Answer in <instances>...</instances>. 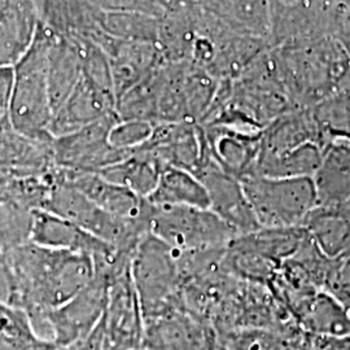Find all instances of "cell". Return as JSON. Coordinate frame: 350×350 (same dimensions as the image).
I'll use <instances>...</instances> for the list:
<instances>
[{
  "label": "cell",
  "mask_w": 350,
  "mask_h": 350,
  "mask_svg": "<svg viewBox=\"0 0 350 350\" xmlns=\"http://www.w3.org/2000/svg\"><path fill=\"white\" fill-rule=\"evenodd\" d=\"M8 261L11 304L27 314L38 338L53 341L50 313L88 287L95 276L92 257L27 241L8 253Z\"/></svg>",
  "instance_id": "cell-1"
},
{
  "label": "cell",
  "mask_w": 350,
  "mask_h": 350,
  "mask_svg": "<svg viewBox=\"0 0 350 350\" xmlns=\"http://www.w3.org/2000/svg\"><path fill=\"white\" fill-rule=\"evenodd\" d=\"M293 104L310 108L350 88V56L328 40L309 39L271 49Z\"/></svg>",
  "instance_id": "cell-2"
},
{
  "label": "cell",
  "mask_w": 350,
  "mask_h": 350,
  "mask_svg": "<svg viewBox=\"0 0 350 350\" xmlns=\"http://www.w3.org/2000/svg\"><path fill=\"white\" fill-rule=\"evenodd\" d=\"M53 31L38 26L37 34L25 55L13 66V88L8 118L13 127L29 138L52 143L53 109L47 82V57Z\"/></svg>",
  "instance_id": "cell-3"
},
{
  "label": "cell",
  "mask_w": 350,
  "mask_h": 350,
  "mask_svg": "<svg viewBox=\"0 0 350 350\" xmlns=\"http://www.w3.org/2000/svg\"><path fill=\"white\" fill-rule=\"evenodd\" d=\"M131 278L144 321L186 308L178 250L152 232L140 239L133 253Z\"/></svg>",
  "instance_id": "cell-4"
},
{
  "label": "cell",
  "mask_w": 350,
  "mask_h": 350,
  "mask_svg": "<svg viewBox=\"0 0 350 350\" xmlns=\"http://www.w3.org/2000/svg\"><path fill=\"white\" fill-rule=\"evenodd\" d=\"M241 183L261 227H299L318 206L313 176L270 178L253 174L243 178Z\"/></svg>",
  "instance_id": "cell-5"
},
{
  "label": "cell",
  "mask_w": 350,
  "mask_h": 350,
  "mask_svg": "<svg viewBox=\"0 0 350 350\" xmlns=\"http://www.w3.org/2000/svg\"><path fill=\"white\" fill-rule=\"evenodd\" d=\"M150 232L180 253L221 250L238 237L209 208L183 205H153Z\"/></svg>",
  "instance_id": "cell-6"
},
{
  "label": "cell",
  "mask_w": 350,
  "mask_h": 350,
  "mask_svg": "<svg viewBox=\"0 0 350 350\" xmlns=\"http://www.w3.org/2000/svg\"><path fill=\"white\" fill-rule=\"evenodd\" d=\"M55 174L56 182L43 206L44 211L64 217L96 238L127 252H134L140 239L150 232L146 224L126 221L101 209L78 188L62 180L56 173V166Z\"/></svg>",
  "instance_id": "cell-7"
},
{
  "label": "cell",
  "mask_w": 350,
  "mask_h": 350,
  "mask_svg": "<svg viewBox=\"0 0 350 350\" xmlns=\"http://www.w3.org/2000/svg\"><path fill=\"white\" fill-rule=\"evenodd\" d=\"M118 120L117 113H112L72 134L53 138V163L75 172L98 173L129 157L133 152L113 147L108 139Z\"/></svg>",
  "instance_id": "cell-8"
},
{
  "label": "cell",
  "mask_w": 350,
  "mask_h": 350,
  "mask_svg": "<svg viewBox=\"0 0 350 350\" xmlns=\"http://www.w3.org/2000/svg\"><path fill=\"white\" fill-rule=\"evenodd\" d=\"M100 325L103 350L142 348L144 317L131 278V266L111 280L108 301Z\"/></svg>",
  "instance_id": "cell-9"
},
{
  "label": "cell",
  "mask_w": 350,
  "mask_h": 350,
  "mask_svg": "<svg viewBox=\"0 0 350 350\" xmlns=\"http://www.w3.org/2000/svg\"><path fill=\"white\" fill-rule=\"evenodd\" d=\"M112 278L95 270L88 287L50 313L53 341L57 347H68L88 338L100 323L108 301Z\"/></svg>",
  "instance_id": "cell-10"
},
{
  "label": "cell",
  "mask_w": 350,
  "mask_h": 350,
  "mask_svg": "<svg viewBox=\"0 0 350 350\" xmlns=\"http://www.w3.org/2000/svg\"><path fill=\"white\" fill-rule=\"evenodd\" d=\"M217 328L187 308L144 321L146 350H219Z\"/></svg>",
  "instance_id": "cell-11"
},
{
  "label": "cell",
  "mask_w": 350,
  "mask_h": 350,
  "mask_svg": "<svg viewBox=\"0 0 350 350\" xmlns=\"http://www.w3.org/2000/svg\"><path fill=\"white\" fill-rule=\"evenodd\" d=\"M193 174L200 179L208 191L209 209L219 215L238 237L261 228L241 180L228 174L215 163L208 144L200 166Z\"/></svg>",
  "instance_id": "cell-12"
},
{
  "label": "cell",
  "mask_w": 350,
  "mask_h": 350,
  "mask_svg": "<svg viewBox=\"0 0 350 350\" xmlns=\"http://www.w3.org/2000/svg\"><path fill=\"white\" fill-rule=\"evenodd\" d=\"M57 176L78 188L90 200L94 201L105 212L133 222H142L150 227L153 204L139 196L125 186L113 183L99 173L75 172L56 166Z\"/></svg>",
  "instance_id": "cell-13"
},
{
  "label": "cell",
  "mask_w": 350,
  "mask_h": 350,
  "mask_svg": "<svg viewBox=\"0 0 350 350\" xmlns=\"http://www.w3.org/2000/svg\"><path fill=\"white\" fill-rule=\"evenodd\" d=\"M163 166H175L195 173L206 150L202 126L193 122L156 124L150 140L139 147Z\"/></svg>",
  "instance_id": "cell-14"
},
{
  "label": "cell",
  "mask_w": 350,
  "mask_h": 350,
  "mask_svg": "<svg viewBox=\"0 0 350 350\" xmlns=\"http://www.w3.org/2000/svg\"><path fill=\"white\" fill-rule=\"evenodd\" d=\"M30 241L51 250L88 254L92 260L109 258L118 252V248L96 238L81 226L44 209L33 211Z\"/></svg>",
  "instance_id": "cell-15"
},
{
  "label": "cell",
  "mask_w": 350,
  "mask_h": 350,
  "mask_svg": "<svg viewBox=\"0 0 350 350\" xmlns=\"http://www.w3.org/2000/svg\"><path fill=\"white\" fill-rule=\"evenodd\" d=\"M98 46L108 56L117 100L165 63L159 47L148 42H131L105 34Z\"/></svg>",
  "instance_id": "cell-16"
},
{
  "label": "cell",
  "mask_w": 350,
  "mask_h": 350,
  "mask_svg": "<svg viewBox=\"0 0 350 350\" xmlns=\"http://www.w3.org/2000/svg\"><path fill=\"white\" fill-rule=\"evenodd\" d=\"M116 105L117 99L114 95L98 88L82 75L70 96L53 113L51 134L53 138L72 134L116 113Z\"/></svg>",
  "instance_id": "cell-17"
},
{
  "label": "cell",
  "mask_w": 350,
  "mask_h": 350,
  "mask_svg": "<svg viewBox=\"0 0 350 350\" xmlns=\"http://www.w3.org/2000/svg\"><path fill=\"white\" fill-rule=\"evenodd\" d=\"M209 152L225 172L243 179L256 173L261 150V134L221 125H201Z\"/></svg>",
  "instance_id": "cell-18"
},
{
  "label": "cell",
  "mask_w": 350,
  "mask_h": 350,
  "mask_svg": "<svg viewBox=\"0 0 350 350\" xmlns=\"http://www.w3.org/2000/svg\"><path fill=\"white\" fill-rule=\"evenodd\" d=\"M29 0H0V66H14L30 49L38 30Z\"/></svg>",
  "instance_id": "cell-19"
},
{
  "label": "cell",
  "mask_w": 350,
  "mask_h": 350,
  "mask_svg": "<svg viewBox=\"0 0 350 350\" xmlns=\"http://www.w3.org/2000/svg\"><path fill=\"white\" fill-rule=\"evenodd\" d=\"M81 77V40L53 33L47 57V82L53 113L70 96Z\"/></svg>",
  "instance_id": "cell-20"
},
{
  "label": "cell",
  "mask_w": 350,
  "mask_h": 350,
  "mask_svg": "<svg viewBox=\"0 0 350 350\" xmlns=\"http://www.w3.org/2000/svg\"><path fill=\"white\" fill-rule=\"evenodd\" d=\"M302 226L327 257L342 260L350 256V202L318 205Z\"/></svg>",
  "instance_id": "cell-21"
},
{
  "label": "cell",
  "mask_w": 350,
  "mask_h": 350,
  "mask_svg": "<svg viewBox=\"0 0 350 350\" xmlns=\"http://www.w3.org/2000/svg\"><path fill=\"white\" fill-rule=\"evenodd\" d=\"M322 150V163L313 176L318 205L347 204L350 201V140H331Z\"/></svg>",
  "instance_id": "cell-22"
},
{
  "label": "cell",
  "mask_w": 350,
  "mask_h": 350,
  "mask_svg": "<svg viewBox=\"0 0 350 350\" xmlns=\"http://www.w3.org/2000/svg\"><path fill=\"white\" fill-rule=\"evenodd\" d=\"M302 329L322 338L350 336V312L335 295L319 289L295 313Z\"/></svg>",
  "instance_id": "cell-23"
},
{
  "label": "cell",
  "mask_w": 350,
  "mask_h": 350,
  "mask_svg": "<svg viewBox=\"0 0 350 350\" xmlns=\"http://www.w3.org/2000/svg\"><path fill=\"white\" fill-rule=\"evenodd\" d=\"M53 165L52 143H42L21 134L10 118L0 124V167L44 173Z\"/></svg>",
  "instance_id": "cell-24"
},
{
  "label": "cell",
  "mask_w": 350,
  "mask_h": 350,
  "mask_svg": "<svg viewBox=\"0 0 350 350\" xmlns=\"http://www.w3.org/2000/svg\"><path fill=\"white\" fill-rule=\"evenodd\" d=\"M309 142L319 144V134L312 111L310 108H293L276 117L263 129L260 154L292 150Z\"/></svg>",
  "instance_id": "cell-25"
},
{
  "label": "cell",
  "mask_w": 350,
  "mask_h": 350,
  "mask_svg": "<svg viewBox=\"0 0 350 350\" xmlns=\"http://www.w3.org/2000/svg\"><path fill=\"white\" fill-rule=\"evenodd\" d=\"M153 205L209 208V195L200 179L180 167L163 166L159 183L148 196Z\"/></svg>",
  "instance_id": "cell-26"
},
{
  "label": "cell",
  "mask_w": 350,
  "mask_h": 350,
  "mask_svg": "<svg viewBox=\"0 0 350 350\" xmlns=\"http://www.w3.org/2000/svg\"><path fill=\"white\" fill-rule=\"evenodd\" d=\"M219 334L226 350H305L308 332L266 327H243Z\"/></svg>",
  "instance_id": "cell-27"
},
{
  "label": "cell",
  "mask_w": 350,
  "mask_h": 350,
  "mask_svg": "<svg viewBox=\"0 0 350 350\" xmlns=\"http://www.w3.org/2000/svg\"><path fill=\"white\" fill-rule=\"evenodd\" d=\"M322 159L323 150L321 146L309 142L292 150L260 154L254 174L270 178L314 176L322 163Z\"/></svg>",
  "instance_id": "cell-28"
},
{
  "label": "cell",
  "mask_w": 350,
  "mask_h": 350,
  "mask_svg": "<svg viewBox=\"0 0 350 350\" xmlns=\"http://www.w3.org/2000/svg\"><path fill=\"white\" fill-rule=\"evenodd\" d=\"M163 165L146 150H135L120 163L98 172L113 183L125 186L139 196L148 199L159 183Z\"/></svg>",
  "instance_id": "cell-29"
},
{
  "label": "cell",
  "mask_w": 350,
  "mask_h": 350,
  "mask_svg": "<svg viewBox=\"0 0 350 350\" xmlns=\"http://www.w3.org/2000/svg\"><path fill=\"white\" fill-rule=\"evenodd\" d=\"M163 64L117 100L116 113L120 120H142L154 125L157 124V101L161 86Z\"/></svg>",
  "instance_id": "cell-30"
},
{
  "label": "cell",
  "mask_w": 350,
  "mask_h": 350,
  "mask_svg": "<svg viewBox=\"0 0 350 350\" xmlns=\"http://www.w3.org/2000/svg\"><path fill=\"white\" fill-rule=\"evenodd\" d=\"M319 134V146L335 139L350 140V88L310 107Z\"/></svg>",
  "instance_id": "cell-31"
},
{
  "label": "cell",
  "mask_w": 350,
  "mask_h": 350,
  "mask_svg": "<svg viewBox=\"0 0 350 350\" xmlns=\"http://www.w3.org/2000/svg\"><path fill=\"white\" fill-rule=\"evenodd\" d=\"M154 124L142 120H118L109 131V143L118 150L134 152L146 144L153 133Z\"/></svg>",
  "instance_id": "cell-32"
},
{
  "label": "cell",
  "mask_w": 350,
  "mask_h": 350,
  "mask_svg": "<svg viewBox=\"0 0 350 350\" xmlns=\"http://www.w3.org/2000/svg\"><path fill=\"white\" fill-rule=\"evenodd\" d=\"M36 332L27 314L7 301L0 300V338H26Z\"/></svg>",
  "instance_id": "cell-33"
},
{
  "label": "cell",
  "mask_w": 350,
  "mask_h": 350,
  "mask_svg": "<svg viewBox=\"0 0 350 350\" xmlns=\"http://www.w3.org/2000/svg\"><path fill=\"white\" fill-rule=\"evenodd\" d=\"M325 291L335 295L340 301H350V256L338 260L335 274Z\"/></svg>",
  "instance_id": "cell-34"
},
{
  "label": "cell",
  "mask_w": 350,
  "mask_h": 350,
  "mask_svg": "<svg viewBox=\"0 0 350 350\" xmlns=\"http://www.w3.org/2000/svg\"><path fill=\"white\" fill-rule=\"evenodd\" d=\"M57 345L37 335L26 338H0V350H56Z\"/></svg>",
  "instance_id": "cell-35"
},
{
  "label": "cell",
  "mask_w": 350,
  "mask_h": 350,
  "mask_svg": "<svg viewBox=\"0 0 350 350\" xmlns=\"http://www.w3.org/2000/svg\"><path fill=\"white\" fill-rule=\"evenodd\" d=\"M13 88V66H0V124L8 118Z\"/></svg>",
  "instance_id": "cell-36"
},
{
  "label": "cell",
  "mask_w": 350,
  "mask_h": 350,
  "mask_svg": "<svg viewBox=\"0 0 350 350\" xmlns=\"http://www.w3.org/2000/svg\"><path fill=\"white\" fill-rule=\"evenodd\" d=\"M56 350H75V345H68V347H57Z\"/></svg>",
  "instance_id": "cell-37"
},
{
  "label": "cell",
  "mask_w": 350,
  "mask_h": 350,
  "mask_svg": "<svg viewBox=\"0 0 350 350\" xmlns=\"http://www.w3.org/2000/svg\"><path fill=\"white\" fill-rule=\"evenodd\" d=\"M131 350H146V349H143V348H139V349H131Z\"/></svg>",
  "instance_id": "cell-38"
},
{
  "label": "cell",
  "mask_w": 350,
  "mask_h": 350,
  "mask_svg": "<svg viewBox=\"0 0 350 350\" xmlns=\"http://www.w3.org/2000/svg\"><path fill=\"white\" fill-rule=\"evenodd\" d=\"M349 202H350V201H349Z\"/></svg>",
  "instance_id": "cell-39"
}]
</instances>
